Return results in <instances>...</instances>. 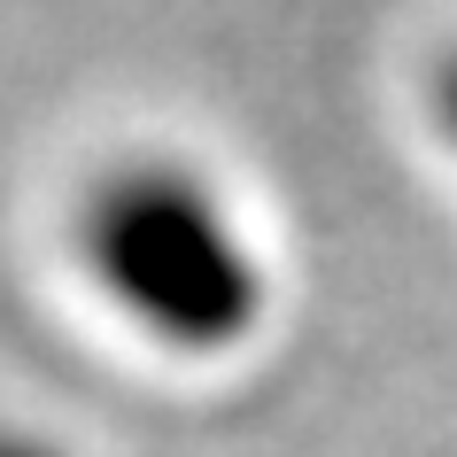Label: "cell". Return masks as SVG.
<instances>
[{"label": "cell", "mask_w": 457, "mask_h": 457, "mask_svg": "<svg viewBox=\"0 0 457 457\" xmlns=\"http://www.w3.org/2000/svg\"><path fill=\"white\" fill-rule=\"evenodd\" d=\"M78 248L117 311L170 349H225L256 326V256L233 217L179 170H117L109 187H94Z\"/></svg>", "instance_id": "cell-1"}, {"label": "cell", "mask_w": 457, "mask_h": 457, "mask_svg": "<svg viewBox=\"0 0 457 457\" xmlns=\"http://www.w3.org/2000/svg\"><path fill=\"white\" fill-rule=\"evenodd\" d=\"M0 457H54V450H39V442H16V434H0Z\"/></svg>", "instance_id": "cell-3"}, {"label": "cell", "mask_w": 457, "mask_h": 457, "mask_svg": "<svg viewBox=\"0 0 457 457\" xmlns=\"http://www.w3.org/2000/svg\"><path fill=\"white\" fill-rule=\"evenodd\" d=\"M434 101H442V124H450V140H457V54L442 62V86H434Z\"/></svg>", "instance_id": "cell-2"}]
</instances>
